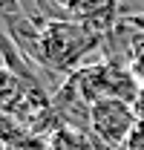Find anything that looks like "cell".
Returning <instances> with one entry per match:
<instances>
[{
    "mask_svg": "<svg viewBox=\"0 0 144 150\" xmlns=\"http://www.w3.org/2000/svg\"><path fill=\"white\" fill-rule=\"evenodd\" d=\"M49 147L52 150H95L90 133H81L75 127H58L55 133H49Z\"/></svg>",
    "mask_w": 144,
    "mask_h": 150,
    "instance_id": "obj_4",
    "label": "cell"
},
{
    "mask_svg": "<svg viewBox=\"0 0 144 150\" xmlns=\"http://www.w3.org/2000/svg\"><path fill=\"white\" fill-rule=\"evenodd\" d=\"M15 15H23L20 0H0V18H15Z\"/></svg>",
    "mask_w": 144,
    "mask_h": 150,
    "instance_id": "obj_6",
    "label": "cell"
},
{
    "mask_svg": "<svg viewBox=\"0 0 144 150\" xmlns=\"http://www.w3.org/2000/svg\"><path fill=\"white\" fill-rule=\"evenodd\" d=\"M138 112L133 104L127 101H115V98H107V101H98L92 107V139L95 142H104V147L109 150H124L130 136L138 127Z\"/></svg>",
    "mask_w": 144,
    "mask_h": 150,
    "instance_id": "obj_2",
    "label": "cell"
},
{
    "mask_svg": "<svg viewBox=\"0 0 144 150\" xmlns=\"http://www.w3.org/2000/svg\"><path fill=\"white\" fill-rule=\"evenodd\" d=\"M26 90H29V87L20 81L18 75L12 72L6 64H0V112L12 115V112H15V107L23 101Z\"/></svg>",
    "mask_w": 144,
    "mask_h": 150,
    "instance_id": "obj_3",
    "label": "cell"
},
{
    "mask_svg": "<svg viewBox=\"0 0 144 150\" xmlns=\"http://www.w3.org/2000/svg\"><path fill=\"white\" fill-rule=\"evenodd\" d=\"M130 69H133V75L138 78V84L144 87V35H141V40L136 43V49H133V58H130Z\"/></svg>",
    "mask_w": 144,
    "mask_h": 150,
    "instance_id": "obj_5",
    "label": "cell"
},
{
    "mask_svg": "<svg viewBox=\"0 0 144 150\" xmlns=\"http://www.w3.org/2000/svg\"><path fill=\"white\" fill-rule=\"evenodd\" d=\"M124 150H144V121H138V127L130 136V142H127Z\"/></svg>",
    "mask_w": 144,
    "mask_h": 150,
    "instance_id": "obj_7",
    "label": "cell"
},
{
    "mask_svg": "<svg viewBox=\"0 0 144 150\" xmlns=\"http://www.w3.org/2000/svg\"><path fill=\"white\" fill-rule=\"evenodd\" d=\"M0 150H3V147H0Z\"/></svg>",
    "mask_w": 144,
    "mask_h": 150,
    "instance_id": "obj_9",
    "label": "cell"
},
{
    "mask_svg": "<svg viewBox=\"0 0 144 150\" xmlns=\"http://www.w3.org/2000/svg\"><path fill=\"white\" fill-rule=\"evenodd\" d=\"M121 20H124L127 26H133L136 32H141V35H144V12H136V15H124Z\"/></svg>",
    "mask_w": 144,
    "mask_h": 150,
    "instance_id": "obj_8",
    "label": "cell"
},
{
    "mask_svg": "<svg viewBox=\"0 0 144 150\" xmlns=\"http://www.w3.org/2000/svg\"><path fill=\"white\" fill-rule=\"evenodd\" d=\"M104 38L95 35L84 20H43V58L49 72L72 75L78 69V61L92 52Z\"/></svg>",
    "mask_w": 144,
    "mask_h": 150,
    "instance_id": "obj_1",
    "label": "cell"
}]
</instances>
